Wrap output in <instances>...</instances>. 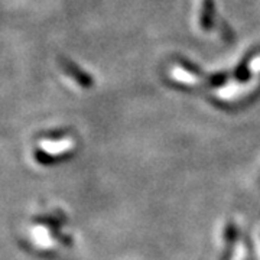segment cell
<instances>
[{"label": "cell", "mask_w": 260, "mask_h": 260, "mask_svg": "<svg viewBox=\"0 0 260 260\" xmlns=\"http://www.w3.org/2000/svg\"><path fill=\"white\" fill-rule=\"evenodd\" d=\"M42 148L47 150L49 155H59V153H64L67 152L68 149L71 148V143L70 142H48V143H44L42 145Z\"/></svg>", "instance_id": "1"}]
</instances>
